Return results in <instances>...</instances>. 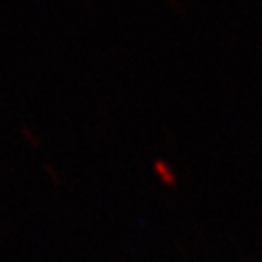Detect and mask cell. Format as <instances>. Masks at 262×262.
Instances as JSON below:
<instances>
[{
    "label": "cell",
    "mask_w": 262,
    "mask_h": 262,
    "mask_svg": "<svg viewBox=\"0 0 262 262\" xmlns=\"http://www.w3.org/2000/svg\"><path fill=\"white\" fill-rule=\"evenodd\" d=\"M169 4H171L173 8H175V6H177V11H179L180 15H182V13H184V6L180 4V0H169Z\"/></svg>",
    "instance_id": "6da1fadb"
}]
</instances>
